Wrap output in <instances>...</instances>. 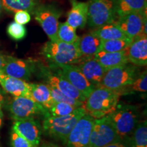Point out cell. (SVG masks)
<instances>
[{
    "label": "cell",
    "mask_w": 147,
    "mask_h": 147,
    "mask_svg": "<svg viewBox=\"0 0 147 147\" xmlns=\"http://www.w3.org/2000/svg\"><path fill=\"white\" fill-rule=\"evenodd\" d=\"M84 106L78 107L65 116L53 117L49 115L44 117L42 132L45 135L65 144L67 138L74 127L82 117L87 114Z\"/></svg>",
    "instance_id": "6da1fadb"
},
{
    "label": "cell",
    "mask_w": 147,
    "mask_h": 147,
    "mask_svg": "<svg viewBox=\"0 0 147 147\" xmlns=\"http://www.w3.org/2000/svg\"><path fill=\"white\" fill-rule=\"evenodd\" d=\"M121 92L100 86L95 87L84 104L87 113L94 119L110 115L119 102Z\"/></svg>",
    "instance_id": "7a4b0ae2"
},
{
    "label": "cell",
    "mask_w": 147,
    "mask_h": 147,
    "mask_svg": "<svg viewBox=\"0 0 147 147\" xmlns=\"http://www.w3.org/2000/svg\"><path fill=\"white\" fill-rule=\"evenodd\" d=\"M42 56L49 64H78L82 61L77 43L68 44L61 41L47 42L41 49Z\"/></svg>",
    "instance_id": "3957f363"
},
{
    "label": "cell",
    "mask_w": 147,
    "mask_h": 147,
    "mask_svg": "<svg viewBox=\"0 0 147 147\" xmlns=\"http://www.w3.org/2000/svg\"><path fill=\"white\" fill-rule=\"evenodd\" d=\"M119 138L123 142L129 143L133 132L139 123V111L136 106L118 103L110 115Z\"/></svg>",
    "instance_id": "277c9868"
},
{
    "label": "cell",
    "mask_w": 147,
    "mask_h": 147,
    "mask_svg": "<svg viewBox=\"0 0 147 147\" xmlns=\"http://www.w3.org/2000/svg\"><path fill=\"white\" fill-rule=\"evenodd\" d=\"M138 66L129 62L108 69L104 74L101 86L111 90L119 91L127 89L133 83L140 74Z\"/></svg>",
    "instance_id": "5b68a950"
},
{
    "label": "cell",
    "mask_w": 147,
    "mask_h": 147,
    "mask_svg": "<svg viewBox=\"0 0 147 147\" xmlns=\"http://www.w3.org/2000/svg\"><path fill=\"white\" fill-rule=\"evenodd\" d=\"M117 18L115 0H89L88 1L87 23L97 28L116 21Z\"/></svg>",
    "instance_id": "8992f818"
},
{
    "label": "cell",
    "mask_w": 147,
    "mask_h": 147,
    "mask_svg": "<svg viewBox=\"0 0 147 147\" xmlns=\"http://www.w3.org/2000/svg\"><path fill=\"white\" fill-rule=\"evenodd\" d=\"M6 106L11 118L14 121L35 118L37 116L45 117L49 114L47 108L27 97H14Z\"/></svg>",
    "instance_id": "52a82bcc"
},
{
    "label": "cell",
    "mask_w": 147,
    "mask_h": 147,
    "mask_svg": "<svg viewBox=\"0 0 147 147\" xmlns=\"http://www.w3.org/2000/svg\"><path fill=\"white\" fill-rule=\"evenodd\" d=\"M118 142L122 141L116 131L110 116L95 119L90 136L89 147H102Z\"/></svg>",
    "instance_id": "ba28073f"
},
{
    "label": "cell",
    "mask_w": 147,
    "mask_h": 147,
    "mask_svg": "<svg viewBox=\"0 0 147 147\" xmlns=\"http://www.w3.org/2000/svg\"><path fill=\"white\" fill-rule=\"evenodd\" d=\"M35 19L38 21L42 29L51 42L59 41L57 31L61 11L53 4H40L34 10Z\"/></svg>",
    "instance_id": "9c48e42d"
},
{
    "label": "cell",
    "mask_w": 147,
    "mask_h": 147,
    "mask_svg": "<svg viewBox=\"0 0 147 147\" xmlns=\"http://www.w3.org/2000/svg\"><path fill=\"white\" fill-rule=\"evenodd\" d=\"M95 119L87 113L79 119L67 138L65 147H89L90 136Z\"/></svg>",
    "instance_id": "30bf717a"
},
{
    "label": "cell",
    "mask_w": 147,
    "mask_h": 147,
    "mask_svg": "<svg viewBox=\"0 0 147 147\" xmlns=\"http://www.w3.org/2000/svg\"><path fill=\"white\" fill-rule=\"evenodd\" d=\"M36 63L30 59H22L6 56L2 72L13 78L29 80L36 71Z\"/></svg>",
    "instance_id": "8fae6325"
},
{
    "label": "cell",
    "mask_w": 147,
    "mask_h": 147,
    "mask_svg": "<svg viewBox=\"0 0 147 147\" xmlns=\"http://www.w3.org/2000/svg\"><path fill=\"white\" fill-rule=\"evenodd\" d=\"M146 21H147L146 10L118 16L115 22L127 38L132 40L136 37L143 34L144 25Z\"/></svg>",
    "instance_id": "7c38bea8"
},
{
    "label": "cell",
    "mask_w": 147,
    "mask_h": 147,
    "mask_svg": "<svg viewBox=\"0 0 147 147\" xmlns=\"http://www.w3.org/2000/svg\"><path fill=\"white\" fill-rule=\"evenodd\" d=\"M49 66H53L59 69L61 74L67 79L76 89L78 90L86 98H87L91 92L95 89L93 84L87 80L84 75L79 70L76 65L74 64H49Z\"/></svg>",
    "instance_id": "4fadbf2b"
},
{
    "label": "cell",
    "mask_w": 147,
    "mask_h": 147,
    "mask_svg": "<svg viewBox=\"0 0 147 147\" xmlns=\"http://www.w3.org/2000/svg\"><path fill=\"white\" fill-rule=\"evenodd\" d=\"M49 67L53 69V71L47 69H45L42 71L48 84L57 88L60 91L71 98L83 103L85 102L87 98L61 74L58 68L53 66H49Z\"/></svg>",
    "instance_id": "5bb4252c"
},
{
    "label": "cell",
    "mask_w": 147,
    "mask_h": 147,
    "mask_svg": "<svg viewBox=\"0 0 147 147\" xmlns=\"http://www.w3.org/2000/svg\"><path fill=\"white\" fill-rule=\"evenodd\" d=\"M12 129L27 140L34 147L40 144L42 129L40 122L35 118L15 121Z\"/></svg>",
    "instance_id": "9a60e30c"
},
{
    "label": "cell",
    "mask_w": 147,
    "mask_h": 147,
    "mask_svg": "<svg viewBox=\"0 0 147 147\" xmlns=\"http://www.w3.org/2000/svg\"><path fill=\"white\" fill-rule=\"evenodd\" d=\"M129 63L137 66L147 64V35L140 34L136 37L126 49Z\"/></svg>",
    "instance_id": "2e32d148"
},
{
    "label": "cell",
    "mask_w": 147,
    "mask_h": 147,
    "mask_svg": "<svg viewBox=\"0 0 147 147\" xmlns=\"http://www.w3.org/2000/svg\"><path fill=\"white\" fill-rule=\"evenodd\" d=\"M75 65L88 81L95 87L101 86L106 70L95 59H87Z\"/></svg>",
    "instance_id": "e0dca14e"
},
{
    "label": "cell",
    "mask_w": 147,
    "mask_h": 147,
    "mask_svg": "<svg viewBox=\"0 0 147 147\" xmlns=\"http://www.w3.org/2000/svg\"><path fill=\"white\" fill-rule=\"evenodd\" d=\"M0 85L5 93L12 96L30 97V83L21 79L7 76L2 71H0Z\"/></svg>",
    "instance_id": "ac0fdd59"
},
{
    "label": "cell",
    "mask_w": 147,
    "mask_h": 147,
    "mask_svg": "<svg viewBox=\"0 0 147 147\" xmlns=\"http://www.w3.org/2000/svg\"><path fill=\"white\" fill-rule=\"evenodd\" d=\"M71 4L66 23L75 29H83L87 23L88 2L71 0Z\"/></svg>",
    "instance_id": "d6986e66"
},
{
    "label": "cell",
    "mask_w": 147,
    "mask_h": 147,
    "mask_svg": "<svg viewBox=\"0 0 147 147\" xmlns=\"http://www.w3.org/2000/svg\"><path fill=\"white\" fill-rule=\"evenodd\" d=\"M102 42V40L92 32L79 37L77 46L83 60L93 58L100 51Z\"/></svg>",
    "instance_id": "ffe728a7"
},
{
    "label": "cell",
    "mask_w": 147,
    "mask_h": 147,
    "mask_svg": "<svg viewBox=\"0 0 147 147\" xmlns=\"http://www.w3.org/2000/svg\"><path fill=\"white\" fill-rule=\"evenodd\" d=\"M93 58L95 59L106 71L129 62L126 50L114 53L99 51L95 55Z\"/></svg>",
    "instance_id": "44dd1931"
},
{
    "label": "cell",
    "mask_w": 147,
    "mask_h": 147,
    "mask_svg": "<svg viewBox=\"0 0 147 147\" xmlns=\"http://www.w3.org/2000/svg\"><path fill=\"white\" fill-rule=\"evenodd\" d=\"M30 97L47 110L53 105V101L47 84L30 83Z\"/></svg>",
    "instance_id": "7402d4cb"
},
{
    "label": "cell",
    "mask_w": 147,
    "mask_h": 147,
    "mask_svg": "<svg viewBox=\"0 0 147 147\" xmlns=\"http://www.w3.org/2000/svg\"><path fill=\"white\" fill-rule=\"evenodd\" d=\"M117 17L131 12L146 10L147 0H115Z\"/></svg>",
    "instance_id": "603a6c76"
},
{
    "label": "cell",
    "mask_w": 147,
    "mask_h": 147,
    "mask_svg": "<svg viewBox=\"0 0 147 147\" xmlns=\"http://www.w3.org/2000/svg\"><path fill=\"white\" fill-rule=\"evenodd\" d=\"M91 32L98 37L102 41L127 38L115 21L95 28Z\"/></svg>",
    "instance_id": "cb8c5ba5"
},
{
    "label": "cell",
    "mask_w": 147,
    "mask_h": 147,
    "mask_svg": "<svg viewBox=\"0 0 147 147\" xmlns=\"http://www.w3.org/2000/svg\"><path fill=\"white\" fill-rule=\"evenodd\" d=\"M1 1L3 9L11 13L25 10L34 14V10L40 4L39 0H1Z\"/></svg>",
    "instance_id": "d4e9b609"
},
{
    "label": "cell",
    "mask_w": 147,
    "mask_h": 147,
    "mask_svg": "<svg viewBox=\"0 0 147 147\" xmlns=\"http://www.w3.org/2000/svg\"><path fill=\"white\" fill-rule=\"evenodd\" d=\"M129 142L132 147H147L146 121H142L138 123Z\"/></svg>",
    "instance_id": "484cf974"
},
{
    "label": "cell",
    "mask_w": 147,
    "mask_h": 147,
    "mask_svg": "<svg viewBox=\"0 0 147 147\" xmlns=\"http://www.w3.org/2000/svg\"><path fill=\"white\" fill-rule=\"evenodd\" d=\"M76 30L66 22L59 23L57 31L59 40L68 44L77 43L79 36H77Z\"/></svg>",
    "instance_id": "4316f807"
},
{
    "label": "cell",
    "mask_w": 147,
    "mask_h": 147,
    "mask_svg": "<svg viewBox=\"0 0 147 147\" xmlns=\"http://www.w3.org/2000/svg\"><path fill=\"white\" fill-rule=\"evenodd\" d=\"M131 41L129 38L104 40L102 42L100 51L114 53L126 50Z\"/></svg>",
    "instance_id": "83f0119b"
},
{
    "label": "cell",
    "mask_w": 147,
    "mask_h": 147,
    "mask_svg": "<svg viewBox=\"0 0 147 147\" xmlns=\"http://www.w3.org/2000/svg\"><path fill=\"white\" fill-rule=\"evenodd\" d=\"M47 84H48V86H49V89H50V91H51V97H52L53 100L54 102L67 103V104H71V105L75 106V107L76 108L84 106V103L75 100V99L71 98V97L65 95L64 93H62L61 91H60L57 88L54 87V86L51 85L50 84H48V83Z\"/></svg>",
    "instance_id": "f1b7e54d"
},
{
    "label": "cell",
    "mask_w": 147,
    "mask_h": 147,
    "mask_svg": "<svg viewBox=\"0 0 147 147\" xmlns=\"http://www.w3.org/2000/svg\"><path fill=\"white\" fill-rule=\"evenodd\" d=\"M76 108H77L67 103L54 102L48 111L49 115L53 117H61L69 115Z\"/></svg>",
    "instance_id": "f546056e"
},
{
    "label": "cell",
    "mask_w": 147,
    "mask_h": 147,
    "mask_svg": "<svg viewBox=\"0 0 147 147\" xmlns=\"http://www.w3.org/2000/svg\"><path fill=\"white\" fill-rule=\"evenodd\" d=\"M7 34L12 39L19 41L24 39L27 35V29L23 25L12 22L7 27Z\"/></svg>",
    "instance_id": "4dcf8cb0"
},
{
    "label": "cell",
    "mask_w": 147,
    "mask_h": 147,
    "mask_svg": "<svg viewBox=\"0 0 147 147\" xmlns=\"http://www.w3.org/2000/svg\"><path fill=\"white\" fill-rule=\"evenodd\" d=\"M129 89L132 91H138L141 93H146L147 91V73L145 70L142 73H140L138 77L136 78Z\"/></svg>",
    "instance_id": "1f68e13d"
},
{
    "label": "cell",
    "mask_w": 147,
    "mask_h": 147,
    "mask_svg": "<svg viewBox=\"0 0 147 147\" xmlns=\"http://www.w3.org/2000/svg\"><path fill=\"white\" fill-rule=\"evenodd\" d=\"M10 142L12 147H34L27 140L13 129L11 131Z\"/></svg>",
    "instance_id": "d6a6232c"
},
{
    "label": "cell",
    "mask_w": 147,
    "mask_h": 147,
    "mask_svg": "<svg viewBox=\"0 0 147 147\" xmlns=\"http://www.w3.org/2000/svg\"><path fill=\"white\" fill-rule=\"evenodd\" d=\"M14 21L21 25H26L31 21V14L27 11H18L14 14Z\"/></svg>",
    "instance_id": "836d02e7"
},
{
    "label": "cell",
    "mask_w": 147,
    "mask_h": 147,
    "mask_svg": "<svg viewBox=\"0 0 147 147\" xmlns=\"http://www.w3.org/2000/svg\"><path fill=\"white\" fill-rule=\"evenodd\" d=\"M5 92L3 91V89L0 87V107L2 106L5 104V100H6V95Z\"/></svg>",
    "instance_id": "e575fe53"
},
{
    "label": "cell",
    "mask_w": 147,
    "mask_h": 147,
    "mask_svg": "<svg viewBox=\"0 0 147 147\" xmlns=\"http://www.w3.org/2000/svg\"><path fill=\"white\" fill-rule=\"evenodd\" d=\"M37 147H61L59 145L55 144V143H52V142H42V144H40L38 145Z\"/></svg>",
    "instance_id": "d590c367"
},
{
    "label": "cell",
    "mask_w": 147,
    "mask_h": 147,
    "mask_svg": "<svg viewBox=\"0 0 147 147\" xmlns=\"http://www.w3.org/2000/svg\"><path fill=\"white\" fill-rule=\"evenodd\" d=\"M102 147H127L125 143L122 142H118L115 143H111V144H107L106 146H102Z\"/></svg>",
    "instance_id": "8d00e7d4"
},
{
    "label": "cell",
    "mask_w": 147,
    "mask_h": 147,
    "mask_svg": "<svg viewBox=\"0 0 147 147\" xmlns=\"http://www.w3.org/2000/svg\"><path fill=\"white\" fill-rule=\"evenodd\" d=\"M5 58H6V55H3L0 53V71H2V69L4 66L5 63Z\"/></svg>",
    "instance_id": "74e56055"
},
{
    "label": "cell",
    "mask_w": 147,
    "mask_h": 147,
    "mask_svg": "<svg viewBox=\"0 0 147 147\" xmlns=\"http://www.w3.org/2000/svg\"><path fill=\"white\" fill-rule=\"evenodd\" d=\"M3 113L1 110V108L0 107V128L3 124Z\"/></svg>",
    "instance_id": "f35d334b"
},
{
    "label": "cell",
    "mask_w": 147,
    "mask_h": 147,
    "mask_svg": "<svg viewBox=\"0 0 147 147\" xmlns=\"http://www.w3.org/2000/svg\"><path fill=\"white\" fill-rule=\"evenodd\" d=\"M2 10H3L2 1H1V0H0V15H1V12H2Z\"/></svg>",
    "instance_id": "ab89813d"
}]
</instances>
